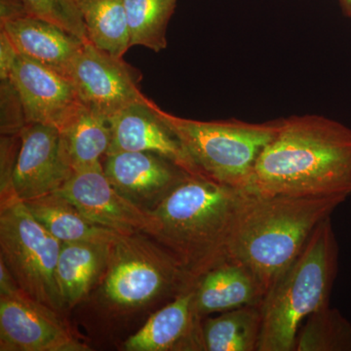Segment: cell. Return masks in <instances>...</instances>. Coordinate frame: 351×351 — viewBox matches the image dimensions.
I'll list each match as a JSON object with an SVG mask.
<instances>
[{
  "instance_id": "1",
  "label": "cell",
  "mask_w": 351,
  "mask_h": 351,
  "mask_svg": "<svg viewBox=\"0 0 351 351\" xmlns=\"http://www.w3.org/2000/svg\"><path fill=\"white\" fill-rule=\"evenodd\" d=\"M248 193L350 197L351 129L321 115L281 119L258 157Z\"/></svg>"
},
{
  "instance_id": "2",
  "label": "cell",
  "mask_w": 351,
  "mask_h": 351,
  "mask_svg": "<svg viewBox=\"0 0 351 351\" xmlns=\"http://www.w3.org/2000/svg\"><path fill=\"white\" fill-rule=\"evenodd\" d=\"M249 193L201 175L186 174L151 213V237L191 283L228 260L235 223Z\"/></svg>"
},
{
  "instance_id": "3",
  "label": "cell",
  "mask_w": 351,
  "mask_h": 351,
  "mask_svg": "<svg viewBox=\"0 0 351 351\" xmlns=\"http://www.w3.org/2000/svg\"><path fill=\"white\" fill-rule=\"evenodd\" d=\"M346 199L249 193L233 228L228 258L250 269L267 293L299 257L321 221Z\"/></svg>"
},
{
  "instance_id": "4",
  "label": "cell",
  "mask_w": 351,
  "mask_h": 351,
  "mask_svg": "<svg viewBox=\"0 0 351 351\" xmlns=\"http://www.w3.org/2000/svg\"><path fill=\"white\" fill-rule=\"evenodd\" d=\"M338 263L339 245L328 217L265 294L258 351H295L302 322L329 306Z\"/></svg>"
},
{
  "instance_id": "5",
  "label": "cell",
  "mask_w": 351,
  "mask_h": 351,
  "mask_svg": "<svg viewBox=\"0 0 351 351\" xmlns=\"http://www.w3.org/2000/svg\"><path fill=\"white\" fill-rule=\"evenodd\" d=\"M201 175L248 191L261 152L276 137L281 119L250 123L239 119H182L157 108Z\"/></svg>"
},
{
  "instance_id": "6",
  "label": "cell",
  "mask_w": 351,
  "mask_h": 351,
  "mask_svg": "<svg viewBox=\"0 0 351 351\" xmlns=\"http://www.w3.org/2000/svg\"><path fill=\"white\" fill-rule=\"evenodd\" d=\"M101 304L112 313H130L195 286L160 245L145 233L119 234L108 247L100 282Z\"/></svg>"
},
{
  "instance_id": "7",
  "label": "cell",
  "mask_w": 351,
  "mask_h": 351,
  "mask_svg": "<svg viewBox=\"0 0 351 351\" xmlns=\"http://www.w3.org/2000/svg\"><path fill=\"white\" fill-rule=\"evenodd\" d=\"M62 245L19 198L0 204V260L24 292L60 313L66 309L56 280Z\"/></svg>"
},
{
  "instance_id": "8",
  "label": "cell",
  "mask_w": 351,
  "mask_h": 351,
  "mask_svg": "<svg viewBox=\"0 0 351 351\" xmlns=\"http://www.w3.org/2000/svg\"><path fill=\"white\" fill-rule=\"evenodd\" d=\"M0 350L87 351L61 313L21 288L0 294Z\"/></svg>"
},
{
  "instance_id": "9",
  "label": "cell",
  "mask_w": 351,
  "mask_h": 351,
  "mask_svg": "<svg viewBox=\"0 0 351 351\" xmlns=\"http://www.w3.org/2000/svg\"><path fill=\"white\" fill-rule=\"evenodd\" d=\"M69 78L82 105L108 119L129 106L152 101L138 88L142 75L137 69L89 40L76 56Z\"/></svg>"
},
{
  "instance_id": "10",
  "label": "cell",
  "mask_w": 351,
  "mask_h": 351,
  "mask_svg": "<svg viewBox=\"0 0 351 351\" xmlns=\"http://www.w3.org/2000/svg\"><path fill=\"white\" fill-rule=\"evenodd\" d=\"M58 191L90 221L119 234L151 235L156 228L151 211L121 195L108 181L103 164L73 172Z\"/></svg>"
},
{
  "instance_id": "11",
  "label": "cell",
  "mask_w": 351,
  "mask_h": 351,
  "mask_svg": "<svg viewBox=\"0 0 351 351\" xmlns=\"http://www.w3.org/2000/svg\"><path fill=\"white\" fill-rule=\"evenodd\" d=\"M13 174V189L23 202L59 191L73 175L62 152L59 129L27 124Z\"/></svg>"
},
{
  "instance_id": "12",
  "label": "cell",
  "mask_w": 351,
  "mask_h": 351,
  "mask_svg": "<svg viewBox=\"0 0 351 351\" xmlns=\"http://www.w3.org/2000/svg\"><path fill=\"white\" fill-rule=\"evenodd\" d=\"M9 80L19 94L27 124L60 130L82 106L69 77L19 54Z\"/></svg>"
},
{
  "instance_id": "13",
  "label": "cell",
  "mask_w": 351,
  "mask_h": 351,
  "mask_svg": "<svg viewBox=\"0 0 351 351\" xmlns=\"http://www.w3.org/2000/svg\"><path fill=\"white\" fill-rule=\"evenodd\" d=\"M157 108L158 106L152 101L135 104L110 117L112 142L107 154L151 152L164 157L189 174L201 175L174 132L161 119Z\"/></svg>"
},
{
  "instance_id": "14",
  "label": "cell",
  "mask_w": 351,
  "mask_h": 351,
  "mask_svg": "<svg viewBox=\"0 0 351 351\" xmlns=\"http://www.w3.org/2000/svg\"><path fill=\"white\" fill-rule=\"evenodd\" d=\"M103 167L121 195L149 211L189 174L158 154L143 152L108 154Z\"/></svg>"
},
{
  "instance_id": "15",
  "label": "cell",
  "mask_w": 351,
  "mask_h": 351,
  "mask_svg": "<svg viewBox=\"0 0 351 351\" xmlns=\"http://www.w3.org/2000/svg\"><path fill=\"white\" fill-rule=\"evenodd\" d=\"M203 318L198 313L195 286L152 314L124 343L127 351H204Z\"/></svg>"
},
{
  "instance_id": "16",
  "label": "cell",
  "mask_w": 351,
  "mask_h": 351,
  "mask_svg": "<svg viewBox=\"0 0 351 351\" xmlns=\"http://www.w3.org/2000/svg\"><path fill=\"white\" fill-rule=\"evenodd\" d=\"M21 56L69 77L85 41L48 21L25 15L0 23Z\"/></svg>"
},
{
  "instance_id": "17",
  "label": "cell",
  "mask_w": 351,
  "mask_h": 351,
  "mask_svg": "<svg viewBox=\"0 0 351 351\" xmlns=\"http://www.w3.org/2000/svg\"><path fill=\"white\" fill-rule=\"evenodd\" d=\"M195 291L196 307L203 319L210 314L262 306L267 294L250 269L230 258L201 276Z\"/></svg>"
},
{
  "instance_id": "18",
  "label": "cell",
  "mask_w": 351,
  "mask_h": 351,
  "mask_svg": "<svg viewBox=\"0 0 351 351\" xmlns=\"http://www.w3.org/2000/svg\"><path fill=\"white\" fill-rule=\"evenodd\" d=\"M110 244L63 242L58 258L56 280L66 308L82 302L100 282L107 267Z\"/></svg>"
},
{
  "instance_id": "19",
  "label": "cell",
  "mask_w": 351,
  "mask_h": 351,
  "mask_svg": "<svg viewBox=\"0 0 351 351\" xmlns=\"http://www.w3.org/2000/svg\"><path fill=\"white\" fill-rule=\"evenodd\" d=\"M59 131L62 152L73 172L103 164L112 142L107 117L82 104Z\"/></svg>"
},
{
  "instance_id": "20",
  "label": "cell",
  "mask_w": 351,
  "mask_h": 351,
  "mask_svg": "<svg viewBox=\"0 0 351 351\" xmlns=\"http://www.w3.org/2000/svg\"><path fill=\"white\" fill-rule=\"evenodd\" d=\"M25 204L32 216L62 242L110 244L119 235L90 221L59 191L25 201Z\"/></svg>"
},
{
  "instance_id": "21",
  "label": "cell",
  "mask_w": 351,
  "mask_h": 351,
  "mask_svg": "<svg viewBox=\"0 0 351 351\" xmlns=\"http://www.w3.org/2000/svg\"><path fill=\"white\" fill-rule=\"evenodd\" d=\"M261 306H247L203 320L205 351H258Z\"/></svg>"
},
{
  "instance_id": "22",
  "label": "cell",
  "mask_w": 351,
  "mask_h": 351,
  "mask_svg": "<svg viewBox=\"0 0 351 351\" xmlns=\"http://www.w3.org/2000/svg\"><path fill=\"white\" fill-rule=\"evenodd\" d=\"M88 39L112 56L123 58L130 49L124 0H75Z\"/></svg>"
},
{
  "instance_id": "23",
  "label": "cell",
  "mask_w": 351,
  "mask_h": 351,
  "mask_svg": "<svg viewBox=\"0 0 351 351\" xmlns=\"http://www.w3.org/2000/svg\"><path fill=\"white\" fill-rule=\"evenodd\" d=\"M178 0H124L130 47L144 46L154 52L167 47L168 25Z\"/></svg>"
},
{
  "instance_id": "24",
  "label": "cell",
  "mask_w": 351,
  "mask_h": 351,
  "mask_svg": "<svg viewBox=\"0 0 351 351\" xmlns=\"http://www.w3.org/2000/svg\"><path fill=\"white\" fill-rule=\"evenodd\" d=\"M295 351H351V323L338 309L323 307L300 329Z\"/></svg>"
},
{
  "instance_id": "25",
  "label": "cell",
  "mask_w": 351,
  "mask_h": 351,
  "mask_svg": "<svg viewBox=\"0 0 351 351\" xmlns=\"http://www.w3.org/2000/svg\"><path fill=\"white\" fill-rule=\"evenodd\" d=\"M29 15L48 21L88 41L86 27L75 0H24Z\"/></svg>"
},
{
  "instance_id": "26",
  "label": "cell",
  "mask_w": 351,
  "mask_h": 351,
  "mask_svg": "<svg viewBox=\"0 0 351 351\" xmlns=\"http://www.w3.org/2000/svg\"><path fill=\"white\" fill-rule=\"evenodd\" d=\"M1 135H19L27 125L22 101L10 80H1Z\"/></svg>"
},
{
  "instance_id": "27",
  "label": "cell",
  "mask_w": 351,
  "mask_h": 351,
  "mask_svg": "<svg viewBox=\"0 0 351 351\" xmlns=\"http://www.w3.org/2000/svg\"><path fill=\"white\" fill-rule=\"evenodd\" d=\"M19 135H1L0 143V204L18 198L13 189V174L19 154Z\"/></svg>"
},
{
  "instance_id": "28",
  "label": "cell",
  "mask_w": 351,
  "mask_h": 351,
  "mask_svg": "<svg viewBox=\"0 0 351 351\" xmlns=\"http://www.w3.org/2000/svg\"><path fill=\"white\" fill-rule=\"evenodd\" d=\"M18 53L10 38L3 29H0V80H9Z\"/></svg>"
},
{
  "instance_id": "29",
  "label": "cell",
  "mask_w": 351,
  "mask_h": 351,
  "mask_svg": "<svg viewBox=\"0 0 351 351\" xmlns=\"http://www.w3.org/2000/svg\"><path fill=\"white\" fill-rule=\"evenodd\" d=\"M29 15L24 0H0V23Z\"/></svg>"
},
{
  "instance_id": "30",
  "label": "cell",
  "mask_w": 351,
  "mask_h": 351,
  "mask_svg": "<svg viewBox=\"0 0 351 351\" xmlns=\"http://www.w3.org/2000/svg\"><path fill=\"white\" fill-rule=\"evenodd\" d=\"M339 3L346 17L351 18V0H339Z\"/></svg>"
}]
</instances>
